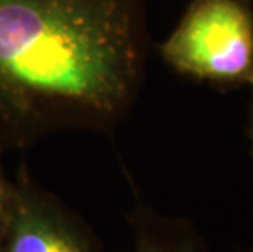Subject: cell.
I'll use <instances>...</instances> for the list:
<instances>
[{
	"label": "cell",
	"mask_w": 253,
	"mask_h": 252,
	"mask_svg": "<svg viewBox=\"0 0 253 252\" xmlns=\"http://www.w3.org/2000/svg\"><path fill=\"white\" fill-rule=\"evenodd\" d=\"M0 252H105L90 224L20 167Z\"/></svg>",
	"instance_id": "obj_3"
},
{
	"label": "cell",
	"mask_w": 253,
	"mask_h": 252,
	"mask_svg": "<svg viewBox=\"0 0 253 252\" xmlns=\"http://www.w3.org/2000/svg\"><path fill=\"white\" fill-rule=\"evenodd\" d=\"M159 54L171 71L229 92L253 89V2L191 0Z\"/></svg>",
	"instance_id": "obj_2"
},
{
	"label": "cell",
	"mask_w": 253,
	"mask_h": 252,
	"mask_svg": "<svg viewBox=\"0 0 253 252\" xmlns=\"http://www.w3.org/2000/svg\"><path fill=\"white\" fill-rule=\"evenodd\" d=\"M131 229V252H211L201 233L188 218L171 216L141 197L126 214Z\"/></svg>",
	"instance_id": "obj_4"
},
{
	"label": "cell",
	"mask_w": 253,
	"mask_h": 252,
	"mask_svg": "<svg viewBox=\"0 0 253 252\" xmlns=\"http://www.w3.org/2000/svg\"><path fill=\"white\" fill-rule=\"evenodd\" d=\"M249 138H250L252 151H253V89H252V101H250V111H249Z\"/></svg>",
	"instance_id": "obj_6"
},
{
	"label": "cell",
	"mask_w": 253,
	"mask_h": 252,
	"mask_svg": "<svg viewBox=\"0 0 253 252\" xmlns=\"http://www.w3.org/2000/svg\"><path fill=\"white\" fill-rule=\"evenodd\" d=\"M252 2H253V0H252Z\"/></svg>",
	"instance_id": "obj_8"
},
{
	"label": "cell",
	"mask_w": 253,
	"mask_h": 252,
	"mask_svg": "<svg viewBox=\"0 0 253 252\" xmlns=\"http://www.w3.org/2000/svg\"><path fill=\"white\" fill-rule=\"evenodd\" d=\"M2 154L3 149L0 148V238H2V233L7 226L10 214H12L15 202V180L10 179L5 172Z\"/></svg>",
	"instance_id": "obj_5"
},
{
	"label": "cell",
	"mask_w": 253,
	"mask_h": 252,
	"mask_svg": "<svg viewBox=\"0 0 253 252\" xmlns=\"http://www.w3.org/2000/svg\"><path fill=\"white\" fill-rule=\"evenodd\" d=\"M242 252H253V248L252 249H247V251H242Z\"/></svg>",
	"instance_id": "obj_7"
},
{
	"label": "cell",
	"mask_w": 253,
	"mask_h": 252,
	"mask_svg": "<svg viewBox=\"0 0 253 252\" xmlns=\"http://www.w3.org/2000/svg\"><path fill=\"white\" fill-rule=\"evenodd\" d=\"M147 0H0V148L111 135L139 97Z\"/></svg>",
	"instance_id": "obj_1"
}]
</instances>
